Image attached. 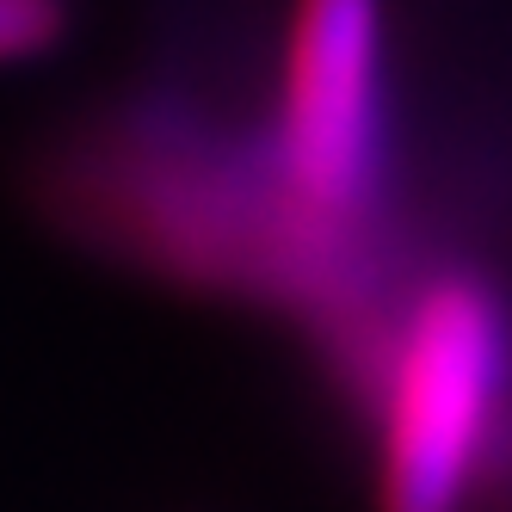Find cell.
<instances>
[{"instance_id":"3","label":"cell","mask_w":512,"mask_h":512,"mask_svg":"<svg viewBox=\"0 0 512 512\" xmlns=\"http://www.w3.org/2000/svg\"><path fill=\"white\" fill-rule=\"evenodd\" d=\"M75 7L68 0H0V68L38 62L68 38Z\"/></svg>"},{"instance_id":"2","label":"cell","mask_w":512,"mask_h":512,"mask_svg":"<svg viewBox=\"0 0 512 512\" xmlns=\"http://www.w3.org/2000/svg\"><path fill=\"white\" fill-rule=\"evenodd\" d=\"M371 512H475L512 426V297L482 266L414 278L364 327Z\"/></svg>"},{"instance_id":"1","label":"cell","mask_w":512,"mask_h":512,"mask_svg":"<svg viewBox=\"0 0 512 512\" xmlns=\"http://www.w3.org/2000/svg\"><path fill=\"white\" fill-rule=\"evenodd\" d=\"M389 136L383 0H290L260 173L315 272L327 327H358L364 309H383L364 272L389 192Z\"/></svg>"}]
</instances>
